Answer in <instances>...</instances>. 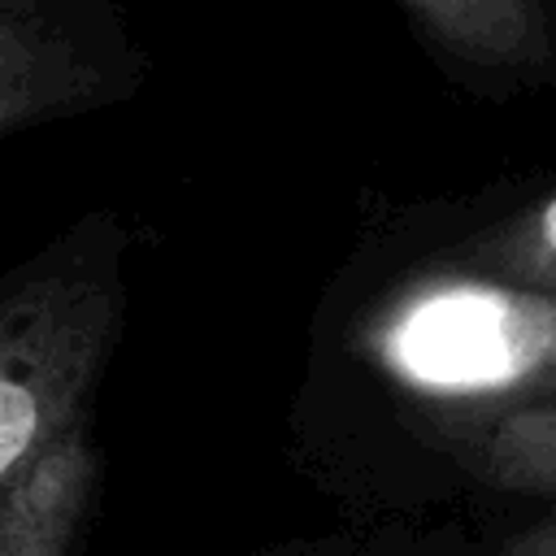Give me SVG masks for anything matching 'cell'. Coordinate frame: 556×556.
<instances>
[{
    "mask_svg": "<svg viewBox=\"0 0 556 556\" xmlns=\"http://www.w3.org/2000/svg\"><path fill=\"white\" fill-rule=\"evenodd\" d=\"M478 274L556 295V195L478 243Z\"/></svg>",
    "mask_w": 556,
    "mask_h": 556,
    "instance_id": "cell-6",
    "label": "cell"
},
{
    "mask_svg": "<svg viewBox=\"0 0 556 556\" xmlns=\"http://www.w3.org/2000/svg\"><path fill=\"white\" fill-rule=\"evenodd\" d=\"M104 100V70L91 52L48 17L39 0L0 4V130L91 109Z\"/></svg>",
    "mask_w": 556,
    "mask_h": 556,
    "instance_id": "cell-3",
    "label": "cell"
},
{
    "mask_svg": "<svg viewBox=\"0 0 556 556\" xmlns=\"http://www.w3.org/2000/svg\"><path fill=\"white\" fill-rule=\"evenodd\" d=\"M456 61L486 74L552 70L556 39L543 0H400Z\"/></svg>",
    "mask_w": 556,
    "mask_h": 556,
    "instance_id": "cell-4",
    "label": "cell"
},
{
    "mask_svg": "<svg viewBox=\"0 0 556 556\" xmlns=\"http://www.w3.org/2000/svg\"><path fill=\"white\" fill-rule=\"evenodd\" d=\"M117 326L113 256L48 261L0 317V556H70L91 482V387Z\"/></svg>",
    "mask_w": 556,
    "mask_h": 556,
    "instance_id": "cell-1",
    "label": "cell"
},
{
    "mask_svg": "<svg viewBox=\"0 0 556 556\" xmlns=\"http://www.w3.org/2000/svg\"><path fill=\"white\" fill-rule=\"evenodd\" d=\"M500 556H556V517H543L521 534H513Z\"/></svg>",
    "mask_w": 556,
    "mask_h": 556,
    "instance_id": "cell-7",
    "label": "cell"
},
{
    "mask_svg": "<svg viewBox=\"0 0 556 556\" xmlns=\"http://www.w3.org/2000/svg\"><path fill=\"white\" fill-rule=\"evenodd\" d=\"M361 348L391 382L434 404L556 400V295L486 274H426L400 287L365 321Z\"/></svg>",
    "mask_w": 556,
    "mask_h": 556,
    "instance_id": "cell-2",
    "label": "cell"
},
{
    "mask_svg": "<svg viewBox=\"0 0 556 556\" xmlns=\"http://www.w3.org/2000/svg\"><path fill=\"white\" fill-rule=\"evenodd\" d=\"M478 469L491 486L556 495V400L504 413L486 434Z\"/></svg>",
    "mask_w": 556,
    "mask_h": 556,
    "instance_id": "cell-5",
    "label": "cell"
}]
</instances>
